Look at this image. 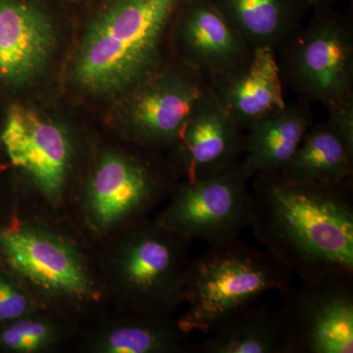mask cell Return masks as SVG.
Listing matches in <instances>:
<instances>
[{
  "label": "cell",
  "instance_id": "9a60e30c",
  "mask_svg": "<svg viewBox=\"0 0 353 353\" xmlns=\"http://www.w3.org/2000/svg\"><path fill=\"white\" fill-rule=\"evenodd\" d=\"M57 46L52 22L30 0H0V81L20 85L46 68Z\"/></svg>",
  "mask_w": 353,
  "mask_h": 353
},
{
  "label": "cell",
  "instance_id": "ac0fdd59",
  "mask_svg": "<svg viewBox=\"0 0 353 353\" xmlns=\"http://www.w3.org/2000/svg\"><path fill=\"white\" fill-rule=\"evenodd\" d=\"M250 50L278 52L303 27L307 7L301 0H212Z\"/></svg>",
  "mask_w": 353,
  "mask_h": 353
},
{
  "label": "cell",
  "instance_id": "603a6c76",
  "mask_svg": "<svg viewBox=\"0 0 353 353\" xmlns=\"http://www.w3.org/2000/svg\"><path fill=\"white\" fill-rule=\"evenodd\" d=\"M328 111L330 124L353 148V99L329 108Z\"/></svg>",
  "mask_w": 353,
  "mask_h": 353
},
{
  "label": "cell",
  "instance_id": "6da1fadb",
  "mask_svg": "<svg viewBox=\"0 0 353 353\" xmlns=\"http://www.w3.org/2000/svg\"><path fill=\"white\" fill-rule=\"evenodd\" d=\"M252 187L253 234L303 281L353 274L352 180L301 183L257 174Z\"/></svg>",
  "mask_w": 353,
  "mask_h": 353
},
{
  "label": "cell",
  "instance_id": "52a82bcc",
  "mask_svg": "<svg viewBox=\"0 0 353 353\" xmlns=\"http://www.w3.org/2000/svg\"><path fill=\"white\" fill-rule=\"evenodd\" d=\"M0 143L9 162L25 181L20 199L38 214L67 221L80 178L76 176V146L62 125L23 105L7 113Z\"/></svg>",
  "mask_w": 353,
  "mask_h": 353
},
{
  "label": "cell",
  "instance_id": "2e32d148",
  "mask_svg": "<svg viewBox=\"0 0 353 353\" xmlns=\"http://www.w3.org/2000/svg\"><path fill=\"white\" fill-rule=\"evenodd\" d=\"M208 83L243 131L287 103L279 57L272 48H253L245 61Z\"/></svg>",
  "mask_w": 353,
  "mask_h": 353
},
{
  "label": "cell",
  "instance_id": "5bb4252c",
  "mask_svg": "<svg viewBox=\"0 0 353 353\" xmlns=\"http://www.w3.org/2000/svg\"><path fill=\"white\" fill-rule=\"evenodd\" d=\"M189 334L174 315L112 308L81 327L74 341L88 353L194 352Z\"/></svg>",
  "mask_w": 353,
  "mask_h": 353
},
{
  "label": "cell",
  "instance_id": "7a4b0ae2",
  "mask_svg": "<svg viewBox=\"0 0 353 353\" xmlns=\"http://www.w3.org/2000/svg\"><path fill=\"white\" fill-rule=\"evenodd\" d=\"M0 259L39 308L79 329L112 309L99 252L67 221L17 205L0 227Z\"/></svg>",
  "mask_w": 353,
  "mask_h": 353
},
{
  "label": "cell",
  "instance_id": "44dd1931",
  "mask_svg": "<svg viewBox=\"0 0 353 353\" xmlns=\"http://www.w3.org/2000/svg\"><path fill=\"white\" fill-rule=\"evenodd\" d=\"M79 327L61 316L38 309L0 328V348L14 353L57 352L75 341Z\"/></svg>",
  "mask_w": 353,
  "mask_h": 353
},
{
  "label": "cell",
  "instance_id": "7c38bea8",
  "mask_svg": "<svg viewBox=\"0 0 353 353\" xmlns=\"http://www.w3.org/2000/svg\"><path fill=\"white\" fill-rule=\"evenodd\" d=\"M245 139L243 130L209 87L169 148L168 161L179 180L208 178L243 160Z\"/></svg>",
  "mask_w": 353,
  "mask_h": 353
},
{
  "label": "cell",
  "instance_id": "7402d4cb",
  "mask_svg": "<svg viewBox=\"0 0 353 353\" xmlns=\"http://www.w3.org/2000/svg\"><path fill=\"white\" fill-rule=\"evenodd\" d=\"M29 292L9 273H0V324L38 310Z\"/></svg>",
  "mask_w": 353,
  "mask_h": 353
},
{
  "label": "cell",
  "instance_id": "8992f818",
  "mask_svg": "<svg viewBox=\"0 0 353 353\" xmlns=\"http://www.w3.org/2000/svg\"><path fill=\"white\" fill-rule=\"evenodd\" d=\"M292 273L266 250L241 239L210 246L190 259L183 283L188 310L178 318L188 334H205L222 316L290 285Z\"/></svg>",
  "mask_w": 353,
  "mask_h": 353
},
{
  "label": "cell",
  "instance_id": "8fae6325",
  "mask_svg": "<svg viewBox=\"0 0 353 353\" xmlns=\"http://www.w3.org/2000/svg\"><path fill=\"white\" fill-rule=\"evenodd\" d=\"M130 94L123 115L128 141L159 152L175 143L190 111L206 90L208 79L176 61Z\"/></svg>",
  "mask_w": 353,
  "mask_h": 353
},
{
  "label": "cell",
  "instance_id": "e0dca14e",
  "mask_svg": "<svg viewBox=\"0 0 353 353\" xmlns=\"http://www.w3.org/2000/svg\"><path fill=\"white\" fill-rule=\"evenodd\" d=\"M311 126L310 108L303 99L256 121L245 139L243 162L250 175L283 171Z\"/></svg>",
  "mask_w": 353,
  "mask_h": 353
},
{
  "label": "cell",
  "instance_id": "5b68a950",
  "mask_svg": "<svg viewBox=\"0 0 353 353\" xmlns=\"http://www.w3.org/2000/svg\"><path fill=\"white\" fill-rule=\"evenodd\" d=\"M192 241L148 219L99 248L112 308L174 315L183 303V283Z\"/></svg>",
  "mask_w": 353,
  "mask_h": 353
},
{
  "label": "cell",
  "instance_id": "9c48e42d",
  "mask_svg": "<svg viewBox=\"0 0 353 353\" xmlns=\"http://www.w3.org/2000/svg\"><path fill=\"white\" fill-rule=\"evenodd\" d=\"M252 178L243 160L217 175L179 180L168 203L153 219L167 229L210 246L240 238L250 226Z\"/></svg>",
  "mask_w": 353,
  "mask_h": 353
},
{
  "label": "cell",
  "instance_id": "3957f363",
  "mask_svg": "<svg viewBox=\"0 0 353 353\" xmlns=\"http://www.w3.org/2000/svg\"><path fill=\"white\" fill-rule=\"evenodd\" d=\"M182 0H111L88 25L74 81L94 94H130L164 68L165 41Z\"/></svg>",
  "mask_w": 353,
  "mask_h": 353
},
{
  "label": "cell",
  "instance_id": "4fadbf2b",
  "mask_svg": "<svg viewBox=\"0 0 353 353\" xmlns=\"http://www.w3.org/2000/svg\"><path fill=\"white\" fill-rule=\"evenodd\" d=\"M171 34L178 61L208 82L245 61L252 50L212 0H182Z\"/></svg>",
  "mask_w": 353,
  "mask_h": 353
},
{
  "label": "cell",
  "instance_id": "ffe728a7",
  "mask_svg": "<svg viewBox=\"0 0 353 353\" xmlns=\"http://www.w3.org/2000/svg\"><path fill=\"white\" fill-rule=\"evenodd\" d=\"M352 172L353 148L327 120L310 127L280 173L292 182L334 185L352 180Z\"/></svg>",
  "mask_w": 353,
  "mask_h": 353
},
{
  "label": "cell",
  "instance_id": "cb8c5ba5",
  "mask_svg": "<svg viewBox=\"0 0 353 353\" xmlns=\"http://www.w3.org/2000/svg\"><path fill=\"white\" fill-rule=\"evenodd\" d=\"M301 1L307 7L308 10L318 12V11L334 9L336 4L341 0H301Z\"/></svg>",
  "mask_w": 353,
  "mask_h": 353
},
{
  "label": "cell",
  "instance_id": "277c9868",
  "mask_svg": "<svg viewBox=\"0 0 353 353\" xmlns=\"http://www.w3.org/2000/svg\"><path fill=\"white\" fill-rule=\"evenodd\" d=\"M157 150H104L77 187L68 222L97 250L136 226L170 196L179 179Z\"/></svg>",
  "mask_w": 353,
  "mask_h": 353
},
{
  "label": "cell",
  "instance_id": "ba28073f",
  "mask_svg": "<svg viewBox=\"0 0 353 353\" xmlns=\"http://www.w3.org/2000/svg\"><path fill=\"white\" fill-rule=\"evenodd\" d=\"M281 50L283 81L327 109L353 99V32L334 9L318 11Z\"/></svg>",
  "mask_w": 353,
  "mask_h": 353
},
{
  "label": "cell",
  "instance_id": "d6986e66",
  "mask_svg": "<svg viewBox=\"0 0 353 353\" xmlns=\"http://www.w3.org/2000/svg\"><path fill=\"white\" fill-rule=\"evenodd\" d=\"M205 334L194 353H285L277 313L259 299L222 316Z\"/></svg>",
  "mask_w": 353,
  "mask_h": 353
},
{
  "label": "cell",
  "instance_id": "30bf717a",
  "mask_svg": "<svg viewBox=\"0 0 353 353\" xmlns=\"http://www.w3.org/2000/svg\"><path fill=\"white\" fill-rule=\"evenodd\" d=\"M276 311L285 353L353 352V274L289 285Z\"/></svg>",
  "mask_w": 353,
  "mask_h": 353
}]
</instances>
